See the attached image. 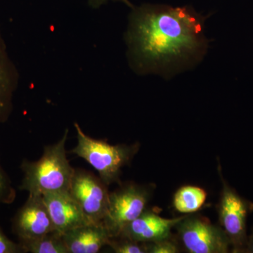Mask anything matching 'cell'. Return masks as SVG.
Returning a JSON list of instances; mask_svg holds the SVG:
<instances>
[{"instance_id": "cell-3", "label": "cell", "mask_w": 253, "mask_h": 253, "mask_svg": "<svg viewBox=\"0 0 253 253\" xmlns=\"http://www.w3.org/2000/svg\"><path fill=\"white\" fill-rule=\"evenodd\" d=\"M77 144L70 154L83 158L96 169L105 184H121L123 168L129 165L137 154L140 144H110L104 139H96L83 131L78 123H74Z\"/></svg>"}, {"instance_id": "cell-13", "label": "cell", "mask_w": 253, "mask_h": 253, "mask_svg": "<svg viewBox=\"0 0 253 253\" xmlns=\"http://www.w3.org/2000/svg\"><path fill=\"white\" fill-rule=\"evenodd\" d=\"M207 199V193L202 188L184 186L176 191L173 199V206L176 211L184 214L197 212Z\"/></svg>"}, {"instance_id": "cell-17", "label": "cell", "mask_w": 253, "mask_h": 253, "mask_svg": "<svg viewBox=\"0 0 253 253\" xmlns=\"http://www.w3.org/2000/svg\"><path fill=\"white\" fill-rule=\"evenodd\" d=\"M148 253H177L179 246L171 237L154 242L146 243Z\"/></svg>"}, {"instance_id": "cell-11", "label": "cell", "mask_w": 253, "mask_h": 253, "mask_svg": "<svg viewBox=\"0 0 253 253\" xmlns=\"http://www.w3.org/2000/svg\"><path fill=\"white\" fill-rule=\"evenodd\" d=\"M68 253H97L113 237L104 223H88L62 234Z\"/></svg>"}, {"instance_id": "cell-2", "label": "cell", "mask_w": 253, "mask_h": 253, "mask_svg": "<svg viewBox=\"0 0 253 253\" xmlns=\"http://www.w3.org/2000/svg\"><path fill=\"white\" fill-rule=\"evenodd\" d=\"M69 130L62 137L43 150L42 156L36 161L23 160L21 169L23 176L18 189L28 195H41L53 191H69L75 168L67 158L66 144Z\"/></svg>"}, {"instance_id": "cell-16", "label": "cell", "mask_w": 253, "mask_h": 253, "mask_svg": "<svg viewBox=\"0 0 253 253\" xmlns=\"http://www.w3.org/2000/svg\"><path fill=\"white\" fill-rule=\"evenodd\" d=\"M16 191L7 173L0 163V204L10 205L14 202Z\"/></svg>"}, {"instance_id": "cell-14", "label": "cell", "mask_w": 253, "mask_h": 253, "mask_svg": "<svg viewBox=\"0 0 253 253\" xmlns=\"http://www.w3.org/2000/svg\"><path fill=\"white\" fill-rule=\"evenodd\" d=\"M20 244L22 245L25 253H68L62 234L57 231H51L38 239Z\"/></svg>"}, {"instance_id": "cell-18", "label": "cell", "mask_w": 253, "mask_h": 253, "mask_svg": "<svg viewBox=\"0 0 253 253\" xmlns=\"http://www.w3.org/2000/svg\"><path fill=\"white\" fill-rule=\"evenodd\" d=\"M0 253H26L22 245L15 243L5 235L0 227Z\"/></svg>"}, {"instance_id": "cell-20", "label": "cell", "mask_w": 253, "mask_h": 253, "mask_svg": "<svg viewBox=\"0 0 253 253\" xmlns=\"http://www.w3.org/2000/svg\"><path fill=\"white\" fill-rule=\"evenodd\" d=\"M246 251V252L253 253V233L248 240Z\"/></svg>"}, {"instance_id": "cell-8", "label": "cell", "mask_w": 253, "mask_h": 253, "mask_svg": "<svg viewBox=\"0 0 253 253\" xmlns=\"http://www.w3.org/2000/svg\"><path fill=\"white\" fill-rule=\"evenodd\" d=\"M12 230L20 243L56 231L42 196L28 195L27 201L13 218Z\"/></svg>"}, {"instance_id": "cell-1", "label": "cell", "mask_w": 253, "mask_h": 253, "mask_svg": "<svg viewBox=\"0 0 253 253\" xmlns=\"http://www.w3.org/2000/svg\"><path fill=\"white\" fill-rule=\"evenodd\" d=\"M126 41L137 71L181 61L204 48L202 18L186 6L144 4L131 12Z\"/></svg>"}, {"instance_id": "cell-12", "label": "cell", "mask_w": 253, "mask_h": 253, "mask_svg": "<svg viewBox=\"0 0 253 253\" xmlns=\"http://www.w3.org/2000/svg\"><path fill=\"white\" fill-rule=\"evenodd\" d=\"M19 83V73L10 58L0 31V126L9 120L14 109V96Z\"/></svg>"}, {"instance_id": "cell-9", "label": "cell", "mask_w": 253, "mask_h": 253, "mask_svg": "<svg viewBox=\"0 0 253 253\" xmlns=\"http://www.w3.org/2000/svg\"><path fill=\"white\" fill-rule=\"evenodd\" d=\"M55 230L63 234L88 224L81 208L69 191H53L42 195Z\"/></svg>"}, {"instance_id": "cell-15", "label": "cell", "mask_w": 253, "mask_h": 253, "mask_svg": "<svg viewBox=\"0 0 253 253\" xmlns=\"http://www.w3.org/2000/svg\"><path fill=\"white\" fill-rule=\"evenodd\" d=\"M108 246L116 253H148L146 243L138 242L123 236L111 238Z\"/></svg>"}, {"instance_id": "cell-7", "label": "cell", "mask_w": 253, "mask_h": 253, "mask_svg": "<svg viewBox=\"0 0 253 253\" xmlns=\"http://www.w3.org/2000/svg\"><path fill=\"white\" fill-rule=\"evenodd\" d=\"M99 176L83 169H75L69 192L89 223H103L108 212L110 192Z\"/></svg>"}, {"instance_id": "cell-4", "label": "cell", "mask_w": 253, "mask_h": 253, "mask_svg": "<svg viewBox=\"0 0 253 253\" xmlns=\"http://www.w3.org/2000/svg\"><path fill=\"white\" fill-rule=\"evenodd\" d=\"M151 188L127 183L110 193L107 214L103 223L113 237L144 212L151 199Z\"/></svg>"}, {"instance_id": "cell-5", "label": "cell", "mask_w": 253, "mask_h": 253, "mask_svg": "<svg viewBox=\"0 0 253 253\" xmlns=\"http://www.w3.org/2000/svg\"><path fill=\"white\" fill-rule=\"evenodd\" d=\"M174 228L190 253H226L230 251V240L225 231L207 218L184 216Z\"/></svg>"}, {"instance_id": "cell-10", "label": "cell", "mask_w": 253, "mask_h": 253, "mask_svg": "<svg viewBox=\"0 0 253 253\" xmlns=\"http://www.w3.org/2000/svg\"><path fill=\"white\" fill-rule=\"evenodd\" d=\"M182 217L166 219L146 210L140 216L128 224L118 236L141 243L167 239L171 237L172 229Z\"/></svg>"}, {"instance_id": "cell-6", "label": "cell", "mask_w": 253, "mask_h": 253, "mask_svg": "<svg viewBox=\"0 0 253 253\" xmlns=\"http://www.w3.org/2000/svg\"><path fill=\"white\" fill-rule=\"evenodd\" d=\"M221 177L222 191L218 205L221 227L230 240L233 252H245L248 241L246 222L250 212L253 211V204L241 197Z\"/></svg>"}, {"instance_id": "cell-19", "label": "cell", "mask_w": 253, "mask_h": 253, "mask_svg": "<svg viewBox=\"0 0 253 253\" xmlns=\"http://www.w3.org/2000/svg\"><path fill=\"white\" fill-rule=\"evenodd\" d=\"M89 6L94 9H97L100 6H102L103 4H106L109 1H121V2L125 3L128 6H131L130 2L128 0H87Z\"/></svg>"}]
</instances>
